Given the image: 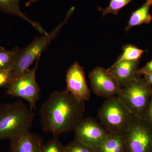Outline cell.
<instances>
[{
	"label": "cell",
	"instance_id": "cell-8",
	"mask_svg": "<svg viewBox=\"0 0 152 152\" xmlns=\"http://www.w3.org/2000/svg\"><path fill=\"white\" fill-rule=\"evenodd\" d=\"M74 131L75 140L94 149L103 142L109 134L99 122L90 117L83 118Z\"/></svg>",
	"mask_w": 152,
	"mask_h": 152
},
{
	"label": "cell",
	"instance_id": "cell-4",
	"mask_svg": "<svg viewBox=\"0 0 152 152\" xmlns=\"http://www.w3.org/2000/svg\"><path fill=\"white\" fill-rule=\"evenodd\" d=\"M74 10V7L71 8L68 11L65 20L50 33L43 35L42 37L36 38L27 46L19 50L13 69V80L21 76L29 69L34 61L41 56V53L56 37L63 27L66 23Z\"/></svg>",
	"mask_w": 152,
	"mask_h": 152
},
{
	"label": "cell",
	"instance_id": "cell-11",
	"mask_svg": "<svg viewBox=\"0 0 152 152\" xmlns=\"http://www.w3.org/2000/svg\"><path fill=\"white\" fill-rule=\"evenodd\" d=\"M45 144L41 136L30 131L10 140L8 152H42Z\"/></svg>",
	"mask_w": 152,
	"mask_h": 152
},
{
	"label": "cell",
	"instance_id": "cell-13",
	"mask_svg": "<svg viewBox=\"0 0 152 152\" xmlns=\"http://www.w3.org/2000/svg\"><path fill=\"white\" fill-rule=\"evenodd\" d=\"M20 1L0 0V11L9 15L18 17L28 22L41 34H48V33L43 28L39 23L32 20L22 12L20 8Z\"/></svg>",
	"mask_w": 152,
	"mask_h": 152
},
{
	"label": "cell",
	"instance_id": "cell-10",
	"mask_svg": "<svg viewBox=\"0 0 152 152\" xmlns=\"http://www.w3.org/2000/svg\"><path fill=\"white\" fill-rule=\"evenodd\" d=\"M66 90L80 101H89L91 91L88 87L83 68L75 62L70 67L66 75Z\"/></svg>",
	"mask_w": 152,
	"mask_h": 152
},
{
	"label": "cell",
	"instance_id": "cell-2",
	"mask_svg": "<svg viewBox=\"0 0 152 152\" xmlns=\"http://www.w3.org/2000/svg\"><path fill=\"white\" fill-rule=\"evenodd\" d=\"M35 114L21 100L0 105V140H10L30 132Z\"/></svg>",
	"mask_w": 152,
	"mask_h": 152
},
{
	"label": "cell",
	"instance_id": "cell-6",
	"mask_svg": "<svg viewBox=\"0 0 152 152\" xmlns=\"http://www.w3.org/2000/svg\"><path fill=\"white\" fill-rule=\"evenodd\" d=\"M124 140L125 152H152V126L144 118L133 116Z\"/></svg>",
	"mask_w": 152,
	"mask_h": 152
},
{
	"label": "cell",
	"instance_id": "cell-9",
	"mask_svg": "<svg viewBox=\"0 0 152 152\" xmlns=\"http://www.w3.org/2000/svg\"><path fill=\"white\" fill-rule=\"evenodd\" d=\"M88 77L92 90L99 96L106 99L113 97L118 96L122 88L117 79L103 67L93 69Z\"/></svg>",
	"mask_w": 152,
	"mask_h": 152
},
{
	"label": "cell",
	"instance_id": "cell-21",
	"mask_svg": "<svg viewBox=\"0 0 152 152\" xmlns=\"http://www.w3.org/2000/svg\"><path fill=\"white\" fill-rule=\"evenodd\" d=\"M13 80V69L0 70V88L7 87Z\"/></svg>",
	"mask_w": 152,
	"mask_h": 152
},
{
	"label": "cell",
	"instance_id": "cell-18",
	"mask_svg": "<svg viewBox=\"0 0 152 152\" xmlns=\"http://www.w3.org/2000/svg\"><path fill=\"white\" fill-rule=\"evenodd\" d=\"M132 1V0H111L107 7L104 9L99 7V10L102 12L103 17L110 14L117 15L119 11Z\"/></svg>",
	"mask_w": 152,
	"mask_h": 152
},
{
	"label": "cell",
	"instance_id": "cell-7",
	"mask_svg": "<svg viewBox=\"0 0 152 152\" xmlns=\"http://www.w3.org/2000/svg\"><path fill=\"white\" fill-rule=\"evenodd\" d=\"M40 56L37 59L34 68L28 69L21 76L14 80L7 87L6 92L8 95L26 101L32 111L36 109L40 99L41 89L36 81V75Z\"/></svg>",
	"mask_w": 152,
	"mask_h": 152
},
{
	"label": "cell",
	"instance_id": "cell-16",
	"mask_svg": "<svg viewBox=\"0 0 152 152\" xmlns=\"http://www.w3.org/2000/svg\"><path fill=\"white\" fill-rule=\"evenodd\" d=\"M123 52L113 64L125 61L140 60L142 55L146 51L139 48L134 45H126L123 47Z\"/></svg>",
	"mask_w": 152,
	"mask_h": 152
},
{
	"label": "cell",
	"instance_id": "cell-19",
	"mask_svg": "<svg viewBox=\"0 0 152 152\" xmlns=\"http://www.w3.org/2000/svg\"><path fill=\"white\" fill-rule=\"evenodd\" d=\"M64 151L65 152H96L94 149L76 140L65 146Z\"/></svg>",
	"mask_w": 152,
	"mask_h": 152
},
{
	"label": "cell",
	"instance_id": "cell-14",
	"mask_svg": "<svg viewBox=\"0 0 152 152\" xmlns=\"http://www.w3.org/2000/svg\"><path fill=\"white\" fill-rule=\"evenodd\" d=\"M152 6V0H146L140 7L132 13L125 30L128 31L133 27L150 24L152 20V16L149 13Z\"/></svg>",
	"mask_w": 152,
	"mask_h": 152
},
{
	"label": "cell",
	"instance_id": "cell-15",
	"mask_svg": "<svg viewBox=\"0 0 152 152\" xmlns=\"http://www.w3.org/2000/svg\"><path fill=\"white\" fill-rule=\"evenodd\" d=\"M96 152H125L124 134L109 133Z\"/></svg>",
	"mask_w": 152,
	"mask_h": 152
},
{
	"label": "cell",
	"instance_id": "cell-26",
	"mask_svg": "<svg viewBox=\"0 0 152 152\" xmlns=\"http://www.w3.org/2000/svg\"></svg>",
	"mask_w": 152,
	"mask_h": 152
},
{
	"label": "cell",
	"instance_id": "cell-17",
	"mask_svg": "<svg viewBox=\"0 0 152 152\" xmlns=\"http://www.w3.org/2000/svg\"><path fill=\"white\" fill-rule=\"evenodd\" d=\"M20 49L18 47L11 50L0 46V70L13 69L17 54Z\"/></svg>",
	"mask_w": 152,
	"mask_h": 152
},
{
	"label": "cell",
	"instance_id": "cell-5",
	"mask_svg": "<svg viewBox=\"0 0 152 152\" xmlns=\"http://www.w3.org/2000/svg\"><path fill=\"white\" fill-rule=\"evenodd\" d=\"M152 95V85L140 76L123 88L118 96L133 115L143 118Z\"/></svg>",
	"mask_w": 152,
	"mask_h": 152
},
{
	"label": "cell",
	"instance_id": "cell-1",
	"mask_svg": "<svg viewBox=\"0 0 152 152\" xmlns=\"http://www.w3.org/2000/svg\"><path fill=\"white\" fill-rule=\"evenodd\" d=\"M85 110V102L76 99L66 89L55 91L40 109L44 130L57 137L74 130L84 118Z\"/></svg>",
	"mask_w": 152,
	"mask_h": 152
},
{
	"label": "cell",
	"instance_id": "cell-22",
	"mask_svg": "<svg viewBox=\"0 0 152 152\" xmlns=\"http://www.w3.org/2000/svg\"><path fill=\"white\" fill-rule=\"evenodd\" d=\"M143 118L152 126V95Z\"/></svg>",
	"mask_w": 152,
	"mask_h": 152
},
{
	"label": "cell",
	"instance_id": "cell-12",
	"mask_svg": "<svg viewBox=\"0 0 152 152\" xmlns=\"http://www.w3.org/2000/svg\"><path fill=\"white\" fill-rule=\"evenodd\" d=\"M139 64L140 60L125 61L113 64L107 70L117 79L123 88L140 76L138 74Z\"/></svg>",
	"mask_w": 152,
	"mask_h": 152
},
{
	"label": "cell",
	"instance_id": "cell-20",
	"mask_svg": "<svg viewBox=\"0 0 152 152\" xmlns=\"http://www.w3.org/2000/svg\"><path fill=\"white\" fill-rule=\"evenodd\" d=\"M65 146L57 137L45 143L42 152H65Z\"/></svg>",
	"mask_w": 152,
	"mask_h": 152
},
{
	"label": "cell",
	"instance_id": "cell-25",
	"mask_svg": "<svg viewBox=\"0 0 152 152\" xmlns=\"http://www.w3.org/2000/svg\"><path fill=\"white\" fill-rule=\"evenodd\" d=\"M38 0H29L26 3V7H29L31 4L32 3H35V2L38 1Z\"/></svg>",
	"mask_w": 152,
	"mask_h": 152
},
{
	"label": "cell",
	"instance_id": "cell-23",
	"mask_svg": "<svg viewBox=\"0 0 152 152\" xmlns=\"http://www.w3.org/2000/svg\"><path fill=\"white\" fill-rule=\"evenodd\" d=\"M138 74L140 76L152 74V59L143 67L139 69Z\"/></svg>",
	"mask_w": 152,
	"mask_h": 152
},
{
	"label": "cell",
	"instance_id": "cell-24",
	"mask_svg": "<svg viewBox=\"0 0 152 152\" xmlns=\"http://www.w3.org/2000/svg\"><path fill=\"white\" fill-rule=\"evenodd\" d=\"M144 78L152 86V74L150 75H145L143 76Z\"/></svg>",
	"mask_w": 152,
	"mask_h": 152
},
{
	"label": "cell",
	"instance_id": "cell-3",
	"mask_svg": "<svg viewBox=\"0 0 152 152\" xmlns=\"http://www.w3.org/2000/svg\"><path fill=\"white\" fill-rule=\"evenodd\" d=\"M133 116L117 96L106 99L98 111V118L108 133L124 134Z\"/></svg>",
	"mask_w": 152,
	"mask_h": 152
}]
</instances>
